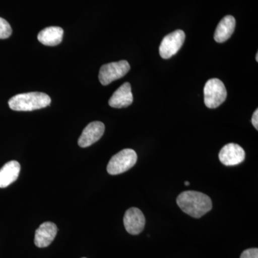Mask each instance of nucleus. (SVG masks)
<instances>
[{"label":"nucleus","instance_id":"6e6552de","mask_svg":"<svg viewBox=\"0 0 258 258\" xmlns=\"http://www.w3.org/2000/svg\"><path fill=\"white\" fill-rule=\"evenodd\" d=\"M123 224L129 234L139 235L145 227L146 220L143 212L137 208L128 209L123 217Z\"/></svg>","mask_w":258,"mask_h":258},{"label":"nucleus","instance_id":"ddd939ff","mask_svg":"<svg viewBox=\"0 0 258 258\" xmlns=\"http://www.w3.org/2000/svg\"><path fill=\"white\" fill-rule=\"evenodd\" d=\"M235 19L232 15H227L222 18L215 32L214 38L215 41L220 43L227 41L232 36L235 30Z\"/></svg>","mask_w":258,"mask_h":258},{"label":"nucleus","instance_id":"39448f33","mask_svg":"<svg viewBox=\"0 0 258 258\" xmlns=\"http://www.w3.org/2000/svg\"><path fill=\"white\" fill-rule=\"evenodd\" d=\"M130 69V64L126 60L105 64L100 69L98 79L103 86H108L113 81L125 76Z\"/></svg>","mask_w":258,"mask_h":258},{"label":"nucleus","instance_id":"7ed1b4c3","mask_svg":"<svg viewBox=\"0 0 258 258\" xmlns=\"http://www.w3.org/2000/svg\"><path fill=\"white\" fill-rule=\"evenodd\" d=\"M137 161V154L132 149H125L112 157L107 166V171L111 175L122 174L132 169Z\"/></svg>","mask_w":258,"mask_h":258},{"label":"nucleus","instance_id":"1a4fd4ad","mask_svg":"<svg viewBox=\"0 0 258 258\" xmlns=\"http://www.w3.org/2000/svg\"><path fill=\"white\" fill-rule=\"evenodd\" d=\"M105 132V125L101 121H93L86 125L79 139L80 147L86 148L96 143Z\"/></svg>","mask_w":258,"mask_h":258},{"label":"nucleus","instance_id":"423d86ee","mask_svg":"<svg viewBox=\"0 0 258 258\" xmlns=\"http://www.w3.org/2000/svg\"><path fill=\"white\" fill-rule=\"evenodd\" d=\"M185 40L183 30H177L164 37L159 47V54L164 59H169L177 53Z\"/></svg>","mask_w":258,"mask_h":258},{"label":"nucleus","instance_id":"f03ea898","mask_svg":"<svg viewBox=\"0 0 258 258\" xmlns=\"http://www.w3.org/2000/svg\"><path fill=\"white\" fill-rule=\"evenodd\" d=\"M51 99L44 93H21L10 98V108L16 111H32L50 106Z\"/></svg>","mask_w":258,"mask_h":258},{"label":"nucleus","instance_id":"a211bd4d","mask_svg":"<svg viewBox=\"0 0 258 258\" xmlns=\"http://www.w3.org/2000/svg\"><path fill=\"white\" fill-rule=\"evenodd\" d=\"M184 184L186 185V186H189V181H185Z\"/></svg>","mask_w":258,"mask_h":258},{"label":"nucleus","instance_id":"20e7f679","mask_svg":"<svg viewBox=\"0 0 258 258\" xmlns=\"http://www.w3.org/2000/svg\"><path fill=\"white\" fill-rule=\"evenodd\" d=\"M227 90L224 83L218 79L208 80L204 88L205 103L209 108H216L227 98Z\"/></svg>","mask_w":258,"mask_h":258},{"label":"nucleus","instance_id":"4468645a","mask_svg":"<svg viewBox=\"0 0 258 258\" xmlns=\"http://www.w3.org/2000/svg\"><path fill=\"white\" fill-rule=\"evenodd\" d=\"M63 33L60 27H48L39 32L37 40L47 46H56L62 42Z\"/></svg>","mask_w":258,"mask_h":258},{"label":"nucleus","instance_id":"9b49d317","mask_svg":"<svg viewBox=\"0 0 258 258\" xmlns=\"http://www.w3.org/2000/svg\"><path fill=\"white\" fill-rule=\"evenodd\" d=\"M133 101L134 97L131 84L126 82L120 86L112 95L108 104L112 108H121L130 106Z\"/></svg>","mask_w":258,"mask_h":258},{"label":"nucleus","instance_id":"dca6fc26","mask_svg":"<svg viewBox=\"0 0 258 258\" xmlns=\"http://www.w3.org/2000/svg\"><path fill=\"white\" fill-rule=\"evenodd\" d=\"M240 258H258V249L249 248L245 249L241 254Z\"/></svg>","mask_w":258,"mask_h":258},{"label":"nucleus","instance_id":"9d476101","mask_svg":"<svg viewBox=\"0 0 258 258\" xmlns=\"http://www.w3.org/2000/svg\"><path fill=\"white\" fill-rule=\"evenodd\" d=\"M57 233V227L55 223L51 222H44L35 231V245L40 248L48 247L55 239Z\"/></svg>","mask_w":258,"mask_h":258},{"label":"nucleus","instance_id":"f8f14e48","mask_svg":"<svg viewBox=\"0 0 258 258\" xmlns=\"http://www.w3.org/2000/svg\"><path fill=\"white\" fill-rule=\"evenodd\" d=\"M20 164L13 160L6 163L0 169V188H6L18 179L20 172Z\"/></svg>","mask_w":258,"mask_h":258},{"label":"nucleus","instance_id":"aec40b11","mask_svg":"<svg viewBox=\"0 0 258 258\" xmlns=\"http://www.w3.org/2000/svg\"><path fill=\"white\" fill-rule=\"evenodd\" d=\"M82 258H86V257H82Z\"/></svg>","mask_w":258,"mask_h":258},{"label":"nucleus","instance_id":"f3484780","mask_svg":"<svg viewBox=\"0 0 258 258\" xmlns=\"http://www.w3.org/2000/svg\"><path fill=\"white\" fill-rule=\"evenodd\" d=\"M252 123L256 130L258 129V110L256 109L252 117Z\"/></svg>","mask_w":258,"mask_h":258},{"label":"nucleus","instance_id":"2eb2a0df","mask_svg":"<svg viewBox=\"0 0 258 258\" xmlns=\"http://www.w3.org/2000/svg\"><path fill=\"white\" fill-rule=\"evenodd\" d=\"M13 32L9 23L5 19L0 18V39H7L10 37Z\"/></svg>","mask_w":258,"mask_h":258},{"label":"nucleus","instance_id":"6ab92c4d","mask_svg":"<svg viewBox=\"0 0 258 258\" xmlns=\"http://www.w3.org/2000/svg\"><path fill=\"white\" fill-rule=\"evenodd\" d=\"M256 61H257V62H258V52H257V54H256Z\"/></svg>","mask_w":258,"mask_h":258},{"label":"nucleus","instance_id":"f257e3e1","mask_svg":"<svg viewBox=\"0 0 258 258\" xmlns=\"http://www.w3.org/2000/svg\"><path fill=\"white\" fill-rule=\"evenodd\" d=\"M176 203L184 213L194 218H200L212 208L210 197L196 191H183L176 198Z\"/></svg>","mask_w":258,"mask_h":258},{"label":"nucleus","instance_id":"0eeeda50","mask_svg":"<svg viewBox=\"0 0 258 258\" xmlns=\"http://www.w3.org/2000/svg\"><path fill=\"white\" fill-rule=\"evenodd\" d=\"M219 159L222 164L227 166L238 165L245 159L244 149L237 144H226L219 154Z\"/></svg>","mask_w":258,"mask_h":258}]
</instances>
